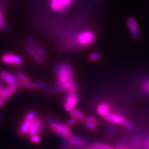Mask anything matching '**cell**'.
<instances>
[{
    "label": "cell",
    "instance_id": "cell-1",
    "mask_svg": "<svg viewBox=\"0 0 149 149\" xmlns=\"http://www.w3.org/2000/svg\"><path fill=\"white\" fill-rule=\"evenodd\" d=\"M54 70L57 74L56 86L59 91H66L67 92L77 93V87L74 81L73 70L67 63L63 62L55 64Z\"/></svg>",
    "mask_w": 149,
    "mask_h": 149
},
{
    "label": "cell",
    "instance_id": "cell-22",
    "mask_svg": "<svg viewBox=\"0 0 149 149\" xmlns=\"http://www.w3.org/2000/svg\"><path fill=\"white\" fill-rule=\"evenodd\" d=\"M93 148L95 149H111L113 148L109 145L104 144V143L102 142H95L94 144L91 145Z\"/></svg>",
    "mask_w": 149,
    "mask_h": 149
},
{
    "label": "cell",
    "instance_id": "cell-14",
    "mask_svg": "<svg viewBox=\"0 0 149 149\" xmlns=\"http://www.w3.org/2000/svg\"><path fill=\"white\" fill-rule=\"evenodd\" d=\"M110 112H111V107L109 104L107 102H102L97 107V113L102 117H105Z\"/></svg>",
    "mask_w": 149,
    "mask_h": 149
},
{
    "label": "cell",
    "instance_id": "cell-7",
    "mask_svg": "<svg viewBox=\"0 0 149 149\" xmlns=\"http://www.w3.org/2000/svg\"><path fill=\"white\" fill-rule=\"evenodd\" d=\"M1 62L5 64H12V65H22L23 64V59L18 55L14 53H4L1 57Z\"/></svg>",
    "mask_w": 149,
    "mask_h": 149
},
{
    "label": "cell",
    "instance_id": "cell-28",
    "mask_svg": "<svg viewBox=\"0 0 149 149\" xmlns=\"http://www.w3.org/2000/svg\"><path fill=\"white\" fill-rule=\"evenodd\" d=\"M84 120L87 121V122H89L95 123V124H97V119L95 118V117H85V119Z\"/></svg>",
    "mask_w": 149,
    "mask_h": 149
},
{
    "label": "cell",
    "instance_id": "cell-3",
    "mask_svg": "<svg viewBox=\"0 0 149 149\" xmlns=\"http://www.w3.org/2000/svg\"><path fill=\"white\" fill-rule=\"evenodd\" d=\"M66 147H75L78 149H87L86 141L77 135H70L65 143Z\"/></svg>",
    "mask_w": 149,
    "mask_h": 149
},
{
    "label": "cell",
    "instance_id": "cell-24",
    "mask_svg": "<svg viewBox=\"0 0 149 149\" xmlns=\"http://www.w3.org/2000/svg\"><path fill=\"white\" fill-rule=\"evenodd\" d=\"M100 57H101V55L97 52H93L89 55V59L92 61H97L100 59Z\"/></svg>",
    "mask_w": 149,
    "mask_h": 149
},
{
    "label": "cell",
    "instance_id": "cell-4",
    "mask_svg": "<svg viewBox=\"0 0 149 149\" xmlns=\"http://www.w3.org/2000/svg\"><path fill=\"white\" fill-rule=\"evenodd\" d=\"M74 0H50V7L55 12L63 13L71 6Z\"/></svg>",
    "mask_w": 149,
    "mask_h": 149
},
{
    "label": "cell",
    "instance_id": "cell-6",
    "mask_svg": "<svg viewBox=\"0 0 149 149\" xmlns=\"http://www.w3.org/2000/svg\"><path fill=\"white\" fill-rule=\"evenodd\" d=\"M78 103L77 93L68 92L65 97L64 102V108L66 111L70 112L74 109Z\"/></svg>",
    "mask_w": 149,
    "mask_h": 149
},
{
    "label": "cell",
    "instance_id": "cell-18",
    "mask_svg": "<svg viewBox=\"0 0 149 149\" xmlns=\"http://www.w3.org/2000/svg\"><path fill=\"white\" fill-rule=\"evenodd\" d=\"M8 30L6 22L4 15L2 12V10L0 8V31H6Z\"/></svg>",
    "mask_w": 149,
    "mask_h": 149
},
{
    "label": "cell",
    "instance_id": "cell-36",
    "mask_svg": "<svg viewBox=\"0 0 149 149\" xmlns=\"http://www.w3.org/2000/svg\"><path fill=\"white\" fill-rule=\"evenodd\" d=\"M87 149H95V148H93V147L92 146H89L88 148H87Z\"/></svg>",
    "mask_w": 149,
    "mask_h": 149
},
{
    "label": "cell",
    "instance_id": "cell-30",
    "mask_svg": "<svg viewBox=\"0 0 149 149\" xmlns=\"http://www.w3.org/2000/svg\"><path fill=\"white\" fill-rule=\"evenodd\" d=\"M115 131V128L113 126H109V128H108L107 129V133L109 134V135H111V134L114 133Z\"/></svg>",
    "mask_w": 149,
    "mask_h": 149
},
{
    "label": "cell",
    "instance_id": "cell-16",
    "mask_svg": "<svg viewBox=\"0 0 149 149\" xmlns=\"http://www.w3.org/2000/svg\"><path fill=\"white\" fill-rule=\"evenodd\" d=\"M31 122L24 120V122L20 124L18 128V134L20 135H24L29 133L30 127H31Z\"/></svg>",
    "mask_w": 149,
    "mask_h": 149
},
{
    "label": "cell",
    "instance_id": "cell-5",
    "mask_svg": "<svg viewBox=\"0 0 149 149\" xmlns=\"http://www.w3.org/2000/svg\"><path fill=\"white\" fill-rule=\"evenodd\" d=\"M77 40L80 46H91L95 42V34L91 31H84L78 35Z\"/></svg>",
    "mask_w": 149,
    "mask_h": 149
},
{
    "label": "cell",
    "instance_id": "cell-15",
    "mask_svg": "<svg viewBox=\"0 0 149 149\" xmlns=\"http://www.w3.org/2000/svg\"><path fill=\"white\" fill-rule=\"evenodd\" d=\"M26 49L28 52H29V53L32 56L33 59H34L35 61H37L38 63H40V64H43V63L44 62V57H42V55H40V54L37 53L36 51H35L32 47H31V46L28 45Z\"/></svg>",
    "mask_w": 149,
    "mask_h": 149
},
{
    "label": "cell",
    "instance_id": "cell-35",
    "mask_svg": "<svg viewBox=\"0 0 149 149\" xmlns=\"http://www.w3.org/2000/svg\"><path fill=\"white\" fill-rule=\"evenodd\" d=\"M2 117H3V116H2V114H1V113H0V122H1V120H2Z\"/></svg>",
    "mask_w": 149,
    "mask_h": 149
},
{
    "label": "cell",
    "instance_id": "cell-19",
    "mask_svg": "<svg viewBox=\"0 0 149 149\" xmlns=\"http://www.w3.org/2000/svg\"><path fill=\"white\" fill-rule=\"evenodd\" d=\"M20 85H22V86L26 88L38 89V86H37V82H32V81H29H29H24V82L20 83Z\"/></svg>",
    "mask_w": 149,
    "mask_h": 149
},
{
    "label": "cell",
    "instance_id": "cell-11",
    "mask_svg": "<svg viewBox=\"0 0 149 149\" xmlns=\"http://www.w3.org/2000/svg\"><path fill=\"white\" fill-rule=\"evenodd\" d=\"M19 86V84L8 85V86L5 87V88L3 90L0 96L4 100H8L15 93L16 91H17Z\"/></svg>",
    "mask_w": 149,
    "mask_h": 149
},
{
    "label": "cell",
    "instance_id": "cell-26",
    "mask_svg": "<svg viewBox=\"0 0 149 149\" xmlns=\"http://www.w3.org/2000/svg\"><path fill=\"white\" fill-rule=\"evenodd\" d=\"M77 120H76V119L74 118V117H70V118H69L68 120L66 121V124L68 126H69V127H70V126H74V124H75L76 123H77Z\"/></svg>",
    "mask_w": 149,
    "mask_h": 149
},
{
    "label": "cell",
    "instance_id": "cell-21",
    "mask_svg": "<svg viewBox=\"0 0 149 149\" xmlns=\"http://www.w3.org/2000/svg\"><path fill=\"white\" fill-rule=\"evenodd\" d=\"M15 77H17V79H18V81H19V84L22 83V82H24V81H29V77H28L26 75V74L22 71H17V72L16 74H15Z\"/></svg>",
    "mask_w": 149,
    "mask_h": 149
},
{
    "label": "cell",
    "instance_id": "cell-32",
    "mask_svg": "<svg viewBox=\"0 0 149 149\" xmlns=\"http://www.w3.org/2000/svg\"><path fill=\"white\" fill-rule=\"evenodd\" d=\"M5 87H6V86L4 85V84L3 83L2 81H1V80H0V95H1V93H2L3 89L5 88Z\"/></svg>",
    "mask_w": 149,
    "mask_h": 149
},
{
    "label": "cell",
    "instance_id": "cell-12",
    "mask_svg": "<svg viewBox=\"0 0 149 149\" xmlns=\"http://www.w3.org/2000/svg\"><path fill=\"white\" fill-rule=\"evenodd\" d=\"M43 127H44V124L42 120H39V119H35L33 122H31L29 134L30 135L38 134L43 129Z\"/></svg>",
    "mask_w": 149,
    "mask_h": 149
},
{
    "label": "cell",
    "instance_id": "cell-23",
    "mask_svg": "<svg viewBox=\"0 0 149 149\" xmlns=\"http://www.w3.org/2000/svg\"><path fill=\"white\" fill-rule=\"evenodd\" d=\"M84 126L87 129L90 130H94L97 128V124H95V123L89 122L85 120H84Z\"/></svg>",
    "mask_w": 149,
    "mask_h": 149
},
{
    "label": "cell",
    "instance_id": "cell-29",
    "mask_svg": "<svg viewBox=\"0 0 149 149\" xmlns=\"http://www.w3.org/2000/svg\"><path fill=\"white\" fill-rule=\"evenodd\" d=\"M144 89L146 93H149V79L145 80L144 83Z\"/></svg>",
    "mask_w": 149,
    "mask_h": 149
},
{
    "label": "cell",
    "instance_id": "cell-37",
    "mask_svg": "<svg viewBox=\"0 0 149 149\" xmlns=\"http://www.w3.org/2000/svg\"><path fill=\"white\" fill-rule=\"evenodd\" d=\"M111 149H113V148H111Z\"/></svg>",
    "mask_w": 149,
    "mask_h": 149
},
{
    "label": "cell",
    "instance_id": "cell-2",
    "mask_svg": "<svg viewBox=\"0 0 149 149\" xmlns=\"http://www.w3.org/2000/svg\"><path fill=\"white\" fill-rule=\"evenodd\" d=\"M46 121L49 124L51 130L59 137L67 139L71 135V130L66 124L59 123L51 117H48L46 118Z\"/></svg>",
    "mask_w": 149,
    "mask_h": 149
},
{
    "label": "cell",
    "instance_id": "cell-34",
    "mask_svg": "<svg viewBox=\"0 0 149 149\" xmlns=\"http://www.w3.org/2000/svg\"><path fill=\"white\" fill-rule=\"evenodd\" d=\"M115 149H130L129 148H128V147L126 146H117L116 148Z\"/></svg>",
    "mask_w": 149,
    "mask_h": 149
},
{
    "label": "cell",
    "instance_id": "cell-8",
    "mask_svg": "<svg viewBox=\"0 0 149 149\" xmlns=\"http://www.w3.org/2000/svg\"><path fill=\"white\" fill-rule=\"evenodd\" d=\"M104 117L107 122L113 124H117V125H123L124 126L128 122L123 115L117 113L110 112L109 114H107Z\"/></svg>",
    "mask_w": 149,
    "mask_h": 149
},
{
    "label": "cell",
    "instance_id": "cell-9",
    "mask_svg": "<svg viewBox=\"0 0 149 149\" xmlns=\"http://www.w3.org/2000/svg\"><path fill=\"white\" fill-rule=\"evenodd\" d=\"M127 26L132 37L135 40H138L140 37V32L137 25V22L133 17H129L127 19Z\"/></svg>",
    "mask_w": 149,
    "mask_h": 149
},
{
    "label": "cell",
    "instance_id": "cell-25",
    "mask_svg": "<svg viewBox=\"0 0 149 149\" xmlns=\"http://www.w3.org/2000/svg\"><path fill=\"white\" fill-rule=\"evenodd\" d=\"M31 142L34 143V144H39L41 141V137L38 134H34V135H31Z\"/></svg>",
    "mask_w": 149,
    "mask_h": 149
},
{
    "label": "cell",
    "instance_id": "cell-20",
    "mask_svg": "<svg viewBox=\"0 0 149 149\" xmlns=\"http://www.w3.org/2000/svg\"><path fill=\"white\" fill-rule=\"evenodd\" d=\"M37 112L35 111H31L27 113L26 115L25 118H24V120L31 123L37 118Z\"/></svg>",
    "mask_w": 149,
    "mask_h": 149
},
{
    "label": "cell",
    "instance_id": "cell-27",
    "mask_svg": "<svg viewBox=\"0 0 149 149\" xmlns=\"http://www.w3.org/2000/svg\"><path fill=\"white\" fill-rule=\"evenodd\" d=\"M37 84L39 89H41V90L44 91H48V86H47L44 82H42V81H37Z\"/></svg>",
    "mask_w": 149,
    "mask_h": 149
},
{
    "label": "cell",
    "instance_id": "cell-17",
    "mask_svg": "<svg viewBox=\"0 0 149 149\" xmlns=\"http://www.w3.org/2000/svg\"><path fill=\"white\" fill-rule=\"evenodd\" d=\"M70 115H71V117H73L76 120H79V121H82L85 119V116L84 114L83 113H81L79 110H78L74 108V109H72L71 111L69 112Z\"/></svg>",
    "mask_w": 149,
    "mask_h": 149
},
{
    "label": "cell",
    "instance_id": "cell-31",
    "mask_svg": "<svg viewBox=\"0 0 149 149\" xmlns=\"http://www.w3.org/2000/svg\"><path fill=\"white\" fill-rule=\"evenodd\" d=\"M144 147V149H149V137L145 139Z\"/></svg>",
    "mask_w": 149,
    "mask_h": 149
},
{
    "label": "cell",
    "instance_id": "cell-13",
    "mask_svg": "<svg viewBox=\"0 0 149 149\" xmlns=\"http://www.w3.org/2000/svg\"><path fill=\"white\" fill-rule=\"evenodd\" d=\"M26 42L28 45L31 46V47H32L33 49H34L35 51H36L40 55H42V57H46V54L45 51H44V50L43 49V48L41 47L35 40H33V39L31 38V37H27V38L26 39Z\"/></svg>",
    "mask_w": 149,
    "mask_h": 149
},
{
    "label": "cell",
    "instance_id": "cell-10",
    "mask_svg": "<svg viewBox=\"0 0 149 149\" xmlns=\"http://www.w3.org/2000/svg\"><path fill=\"white\" fill-rule=\"evenodd\" d=\"M0 79L2 80L3 81L7 83L8 85L12 84H19L18 79H17L15 76L12 74L8 71L6 70H1L0 72Z\"/></svg>",
    "mask_w": 149,
    "mask_h": 149
},
{
    "label": "cell",
    "instance_id": "cell-33",
    "mask_svg": "<svg viewBox=\"0 0 149 149\" xmlns=\"http://www.w3.org/2000/svg\"><path fill=\"white\" fill-rule=\"evenodd\" d=\"M4 101L5 100H3V99L1 97V96H0V108H1L3 105V104H4Z\"/></svg>",
    "mask_w": 149,
    "mask_h": 149
}]
</instances>
